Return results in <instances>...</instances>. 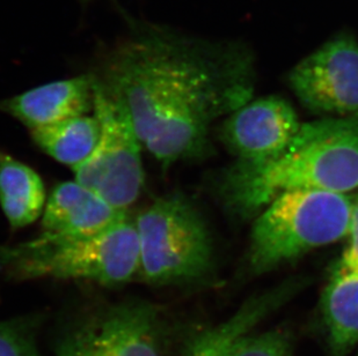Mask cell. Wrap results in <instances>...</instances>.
I'll list each match as a JSON object with an SVG mask.
<instances>
[{
	"mask_svg": "<svg viewBox=\"0 0 358 356\" xmlns=\"http://www.w3.org/2000/svg\"><path fill=\"white\" fill-rule=\"evenodd\" d=\"M93 75L165 168L204 154L213 121L246 105L252 93L250 66L234 49L151 26L120 40Z\"/></svg>",
	"mask_w": 358,
	"mask_h": 356,
	"instance_id": "obj_1",
	"label": "cell"
},
{
	"mask_svg": "<svg viewBox=\"0 0 358 356\" xmlns=\"http://www.w3.org/2000/svg\"><path fill=\"white\" fill-rule=\"evenodd\" d=\"M358 188V116L301 124L283 151L259 163L238 162L220 185L240 215L257 213L285 192L349 193Z\"/></svg>",
	"mask_w": 358,
	"mask_h": 356,
	"instance_id": "obj_2",
	"label": "cell"
},
{
	"mask_svg": "<svg viewBox=\"0 0 358 356\" xmlns=\"http://www.w3.org/2000/svg\"><path fill=\"white\" fill-rule=\"evenodd\" d=\"M3 265L20 279L84 280L119 285L138 276L139 246L135 221L125 218L112 227L79 239L40 235L7 246Z\"/></svg>",
	"mask_w": 358,
	"mask_h": 356,
	"instance_id": "obj_3",
	"label": "cell"
},
{
	"mask_svg": "<svg viewBox=\"0 0 358 356\" xmlns=\"http://www.w3.org/2000/svg\"><path fill=\"white\" fill-rule=\"evenodd\" d=\"M354 199L348 193L299 190L269 202L254 222L250 266L269 272L311 250L348 237Z\"/></svg>",
	"mask_w": 358,
	"mask_h": 356,
	"instance_id": "obj_4",
	"label": "cell"
},
{
	"mask_svg": "<svg viewBox=\"0 0 358 356\" xmlns=\"http://www.w3.org/2000/svg\"><path fill=\"white\" fill-rule=\"evenodd\" d=\"M141 279L179 285L202 279L213 269L211 236L196 207L183 195L157 198L135 220Z\"/></svg>",
	"mask_w": 358,
	"mask_h": 356,
	"instance_id": "obj_5",
	"label": "cell"
},
{
	"mask_svg": "<svg viewBox=\"0 0 358 356\" xmlns=\"http://www.w3.org/2000/svg\"><path fill=\"white\" fill-rule=\"evenodd\" d=\"M93 114L100 124V137L94 151L73 169L75 181L128 212L144 186L142 142L128 111L96 80Z\"/></svg>",
	"mask_w": 358,
	"mask_h": 356,
	"instance_id": "obj_6",
	"label": "cell"
},
{
	"mask_svg": "<svg viewBox=\"0 0 358 356\" xmlns=\"http://www.w3.org/2000/svg\"><path fill=\"white\" fill-rule=\"evenodd\" d=\"M156 306L143 301L103 310L59 341L57 356H164Z\"/></svg>",
	"mask_w": 358,
	"mask_h": 356,
	"instance_id": "obj_7",
	"label": "cell"
},
{
	"mask_svg": "<svg viewBox=\"0 0 358 356\" xmlns=\"http://www.w3.org/2000/svg\"><path fill=\"white\" fill-rule=\"evenodd\" d=\"M291 88L311 110L338 117L358 116V43L352 37L329 40L294 66Z\"/></svg>",
	"mask_w": 358,
	"mask_h": 356,
	"instance_id": "obj_8",
	"label": "cell"
},
{
	"mask_svg": "<svg viewBox=\"0 0 358 356\" xmlns=\"http://www.w3.org/2000/svg\"><path fill=\"white\" fill-rule=\"evenodd\" d=\"M301 125L289 102L267 96L231 112L222 128V140L241 163H259L283 151Z\"/></svg>",
	"mask_w": 358,
	"mask_h": 356,
	"instance_id": "obj_9",
	"label": "cell"
},
{
	"mask_svg": "<svg viewBox=\"0 0 358 356\" xmlns=\"http://www.w3.org/2000/svg\"><path fill=\"white\" fill-rule=\"evenodd\" d=\"M94 95V75L83 74L5 98L0 101V110L34 131L93 112Z\"/></svg>",
	"mask_w": 358,
	"mask_h": 356,
	"instance_id": "obj_10",
	"label": "cell"
},
{
	"mask_svg": "<svg viewBox=\"0 0 358 356\" xmlns=\"http://www.w3.org/2000/svg\"><path fill=\"white\" fill-rule=\"evenodd\" d=\"M77 181L55 186L42 214V234L51 239L94 235L127 216Z\"/></svg>",
	"mask_w": 358,
	"mask_h": 356,
	"instance_id": "obj_11",
	"label": "cell"
},
{
	"mask_svg": "<svg viewBox=\"0 0 358 356\" xmlns=\"http://www.w3.org/2000/svg\"><path fill=\"white\" fill-rule=\"evenodd\" d=\"M296 285L284 283L278 288L250 299L227 320L197 336L179 356H220L238 340L280 308L296 292Z\"/></svg>",
	"mask_w": 358,
	"mask_h": 356,
	"instance_id": "obj_12",
	"label": "cell"
},
{
	"mask_svg": "<svg viewBox=\"0 0 358 356\" xmlns=\"http://www.w3.org/2000/svg\"><path fill=\"white\" fill-rule=\"evenodd\" d=\"M47 199L38 172L0 151V207L10 228L17 230L34 223L43 214Z\"/></svg>",
	"mask_w": 358,
	"mask_h": 356,
	"instance_id": "obj_13",
	"label": "cell"
},
{
	"mask_svg": "<svg viewBox=\"0 0 358 356\" xmlns=\"http://www.w3.org/2000/svg\"><path fill=\"white\" fill-rule=\"evenodd\" d=\"M321 313L335 355L358 343V271L335 269L321 296Z\"/></svg>",
	"mask_w": 358,
	"mask_h": 356,
	"instance_id": "obj_14",
	"label": "cell"
},
{
	"mask_svg": "<svg viewBox=\"0 0 358 356\" xmlns=\"http://www.w3.org/2000/svg\"><path fill=\"white\" fill-rule=\"evenodd\" d=\"M31 135L41 151L73 170L94 151L100 137V124L94 114H83L34 130Z\"/></svg>",
	"mask_w": 358,
	"mask_h": 356,
	"instance_id": "obj_15",
	"label": "cell"
},
{
	"mask_svg": "<svg viewBox=\"0 0 358 356\" xmlns=\"http://www.w3.org/2000/svg\"><path fill=\"white\" fill-rule=\"evenodd\" d=\"M220 356H292V343L282 329L250 333Z\"/></svg>",
	"mask_w": 358,
	"mask_h": 356,
	"instance_id": "obj_16",
	"label": "cell"
},
{
	"mask_svg": "<svg viewBox=\"0 0 358 356\" xmlns=\"http://www.w3.org/2000/svg\"><path fill=\"white\" fill-rule=\"evenodd\" d=\"M0 356L41 355L26 331L10 322H0Z\"/></svg>",
	"mask_w": 358,
	"mask_h": 356,
	"instance_id": "obj_17",
	"label": "cell"
},
{
	"mask_svg": "<svg viewBox=\"0 0 358 356\" xmlns=\"http://www.w3.org/2000/svg\"><path fill=\"white\" fill-rule=\"evenodd\" d=\"M335 269L358 271V198L354 199L348 244Z\"/></svg>",
	"mask_w": 358,
	"mask_h": 356,
	"instance_id": "obj_18",
	"label": "cell"
},
{
	"mask_svg": "<svg viewBox=\"0 0 358 356\" xmlns=\"http://www.w3.org/2000/svg\"><path fill=\"white\" fill-rule=\"evenodd\" d=\"M83 1H84V3H87L88 0H83Z\"/></svg>",
	"mask_w": 358,
	"mask_h": 356,
	"instance_id": "obj_19",
	"label": "cell"
},
{
	"mask_svg": "<svg viewBox=\"0 0 358 356\" xmlns=\"http://www.w3.org/2000/svg\"><path fill=\"white\" fill-rule=\"evenodd\" d=\"M358 356V355H357Z\"/></svg>",
	"mask_w": 358,
	"mask_h": 356,
	"instance_id": "obj_20",
	"label": "cell"
}]
</instances>
